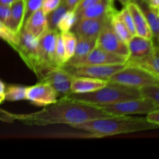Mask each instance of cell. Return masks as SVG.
<instances>
[{
    "instance_id": "16",
    "label": "cell",
    "mask_w": 159,
    "mask_h": 159,
    "mask_svg": "<svg viewBox=\"0 0 159 159\" xmlns=\"http://www.w3.org/2000/svg\"><path fill=\"white\" fill-rule=\"evenodd\" d=\"M116 10L113 0H99L89 7L78 12V20L85 18H109V16Z\"/></svg>"
},
{
    "instance_id": "4",
    "label": "cell",
    "mask_w": 159,
    "mask_h": 159,
    "mask_svg": "<svg viewBox=\"0 0 159 159\" xmlns=\"http://www.w3.org/2000/svg\"><path fill=\"white\" fill-rule=\"evenodd\" d=\"M108 81L137 89L158 84V80L152 72L141 67L130 64H126L122 69L113 74Z\"/></svg>"
},
{
    "instance_id": "27",
    "label": "cell",
    "mask_w": 159,
    "mask_h": 159,
    "mask_svg": "<svg viewBox=\"0 0 159 159\" xmlns=\"http://www.w3.org/2000/svg\"><path fill=\"white\" fill-rule=\"evenodd\" d=\"M61 34L63 38L65 54H66V58L68 61L75 53L76 43H77V37L71 30L65 33H61Z\"/></svg>"
},
{
    "instance_id": "20",
    "label": "cell",
    "mask_w": 159,
    "mask_h": 159,
    "mask_svg": "<svg viewBox=\"0 0 159 159\" xmlns=\"http://www.w3.org/2000/svg\"><path fill=\"white\" fill-rule=\"evenodd\" d=\"M26 0H16L10 6V16L6 25L15 34L23 29L25 22Z\"/></svg>"
},
{
    "instance_id": "23",
    "label": "cell",
    "mask_w": 159,
    "mask_h": 159,
    "mask_svg": "<svg viewBox=\"0 0 159 159\" xmlns=\"http://www.w3.org/2000/svg\"><path fill=\"white\" fill-rule=\"evenodd\" d=\"M109 22L111 28L115 34L125 43H128L129 40L133 37L131 33L129 31L122 20L117 15V10H115L109 16Z\"/></svg>"
},
{
    "instance_id": "43",
    "label": "cell",
    "mask_w": 159,
    "mask_h": 159,
    "mask_svg": "<svg viewBox=\"0 0 159 159\" xmlns=\"http://www.w3.org/2000/svg\"><path fill=\"white\" fill-rule=\"evenodd\" d=\"M142 2L145 5H148V6H149V5L151 4V2H152V0H142Z\"/></svg>"
},
{
    "instance_id": "36",
    "label": "cell",
    "mask_w": 159,
    "mask_h": 159,
    "mask_svg": "<svg viewBox=\"0 0 159 159\" xmlns=\"http://www.w3.org/2000/svg\"><path fill=\"white\" fill-rule=\"evenodd\" d=\"M99 1V0H82V1L80 2V3L79 4V6H78V7L76 8L75 12L78 13V12H81V11H82L83 9L89 7L90 6L95 4V3H96Z\"/></svg>"
},
{
    "instance_id": "25",
    "label": "cell",
    "mask_w": 159,
    "mask_h": 159,
    "mask_svg": "<svg viewBox=\"0 0 159 159\" xmlns=\"http://www.w3.org/2000/svg\"><path fill=\"white\" fill-rule=\"evenodd\" d=\"M77 20V14L75 11H67L57 23V30L59 33H65L68 32V31H71Z\"/></svg>"
},
{
    "instance_id": "37",
    "label": "cell",
    "mask_w": 159,
    "mask_h": 159,
    "mask_svg": "<svg viewBox=\"0 0 159 159\" xmlns=\"http://www.w3.org/2000/svg\"><path fill=\"white\" fill-rule=\"evenodd\" d=\"M146 119L150 123H152V124H155L159 126V110H154V111L148 113Z\"/></svg>"
},
{
    "instance_id": "8",
    "label": "cell",
    "mask_w": 159,
    "mask_h": 159,
    "mask_svg": "<svg viewBox=\"0 0 159 159\" xmlns=\"http://www.w3.org/2000/svg\"><path fill=\"white\" fill-rule=\"evenodd\" d=\"M58 33L57 30L48 29L38 38L40 66L36 75L40 70L44 68L58 67L55 56L56 43Z\"/></svg>"
},
{
    "instance_id": "6",
    "label": "cell",
    "mask_w": 159,
    "mask_h": 159,
    "mask_svg": "<svg viewBox=\"0 0 159 159\" xmlns=\"http://www.w3.org/2000/svg\"><path fill=\"white\" fill-rule=\"evenodd\" d=\"M15 51L28 68L36 74L40 66L38 38L23 28L18 34V40Z\"/></svg>"
},
{
    "instance_id": "14",
    "label": "cell",
    "mask_w": 159,
    "mask_h": 159,
    "mask_svg": "<svg viewBox=\"0 0 159 159\" xmlns=\"http://www.w3.org/2000/svg\"><path fill=\"white\" fill-rule=\"evenodd\" d=\"M129 57L127 61H135L144 58L148 55L155 47L152 39L144 38L138 35L131 37L127 43Z\"/></svg>"
},
{
    "instance_id": "38",
    "label": "cell",
    "mask_w": 159,
    "mask_h": 159,
    "mask_svg": "<svg viewBox=\"0 0 159 159\" xmlns=\"http://www.w3.org/2000/svg\"><path fill=\"white\" fill-rule=\"evenodd\" d=\"M81 1L82 0H63V2L65 3L68 9L69 10L75 11V12L76 8L78 7Z\"/></svg>"
},
{
    "instance_id": "45",
    "label": "cell",
    "mask_w": 159,
    "mask_h": 159,
    "mask_svg": "<svg viewBox=\"0 0 159 159\" xmlns=\"http://www.w3.org/2000/svg\"><path fill=\"white\" fill-rule=\"evenodd\" d=\"M152 74H153V73H152ZM154 75H155V77L156 78V79L157 80H158V84H159V75H156V74H153Z\"/></svg>"
},
{
    "instance_id": "26",
    "label": "cell",
    "mask_w": 159,
    "mask_h": 159,
    "mask_svg": "<svg viewBox=\"0 0 159 159\" xmlns=\"http://www.w3.org/2000/svg\"><path fill=\"white\" fill-rule=\"evenodd\" d=\"M26 89L27 87L20 86V85H9L7 88H6V91L4 93L5 100H26Z\"/></svg>"
},
{
    "instance_id": "15",
    "label": "cell",
    "mask_w": 159,
    "mask_h": 159,
    "mask_svg": "<svg viewBox=\"0 0 159 159\" xmlns=\"http://www.w3.org/2000/svg\"><path fill=\"white\" fill-rule=\"evenodd\" d=\"M96 39L97 38L77 37V43L74 54L65 65L74 67L83 65L89 54L96 46Z\"/></svg>"
},
{
    "instance_id": "30",
    "label": "cell",
    "mask_w": 159,
    "mask_h": 159,
    "mask_svg": "<svg viewBox=\"0 0 159 159\" xmlns=\"http://www.w3.org/2000/svg\"><path fill=\"white\" fill-rule=\"evenodd\" d=\"M142 97L152 99L156 105L159 107V84L150 85L140 88Z\"/></svg>"
},
{
    "instance_id": "29",
    "label": "cell",
    "mask_w": 159,
    "mask_h": 159,
    "mask_svg": "<svg viewBox=\"0 0 159 159\" xmlns=\"http://www.w3.org/2000/svg\"><path fill=\"white\" fill-rule=\"evenodd\" d=\"M55 56L56 61L58 67H63L66 64L67 58L66 54H65V45H64L63 38L61 33H58L57 38V43H56V49H55Z\"/></svg>"
},
{
    "instance_id": "11",
    "label": "cell",
    "mask_w": 159,
    "mask_h": 159,
    "mask_svg": "<svg viewBox=\"0 0 159 159\" xmlns=\"http://www.w3.org/2000/svg\"><path fill=\"white\" fill-rule=\"evenodd\" d=\"M57 93L51 85L43 82L26 89V100L38 107H46L57 101Z\"/></svg>"
},
{
    "instance_id": "39",
    "label": "cell",
    "mask_w": 159,
    "mask_h": 159,
    "mask_svg": "<svg viewBox=\"0 0 159 159\" xmlns=\"http://www.w3.org/2000/svg\"><path fill=\"white\" fill-rule=\"evenodd\" d=\"M16 0H0V4L5 5V6H11L12 3L15 2Z\"/></svg>"
},
{
    "instance_id": "42",
    "label": "cell",
    "mask_w": 159,
    "mask_h": 159,
    "mask_svg": "<svg viewBox=\"0 0 159 159\" xmlns=\"http://www.w3.org/2000/svg\"><path fill=\"white\" fill-rule=\"evenodd\" d=\"M117 1H119L124 6H126L130 2H135L134 0H117Z\"/></svg>"
},
{
    "instance_id": "18",
    "label": "cell",
    "mask_w": 159,
    "mask_h": 159,
    "mask_svg": "<svg viewBox=\"0 0 159 159\" xmlns=\"http://www.w3.org/2000/svg\"><path fill=\"white\" fill-rule=\"evenodd\" d=\"M108 82L89 77H74L71 85V93L81 94L94 92L105 86Z\"/></svg>"
},
{
    "instance_id": "9",
    "label": "cell",
    "mask_w": 159,
    "mask_h": 159,
    "mask_svg": "<svg viewBox=\"0 0 159 159\" xmlns=\"http://www.w3.org/2000/svg\"><path fill=\"white\" fill-rule=\"evenodd\" d=\"M124 65H88L81 66H67L62 68L74 77H89L93 79L109 80L110 77L122 69Z\"/></svg>"
},
{
    "instance_id": "35",
    "label": "cell",
    "mask_w": 159,
    "mask_h": 159,
    "mask_svg": "<svg viewBox=\"0 0 159 159\" xmlns=\"http://www.w3.org/2000/svg\"><path fill=\"white\" fill-rule=\"evenodd\" d=\"M10 16V6L0 4V21L6 24Z\"/></svg>"
},
{
    "instance_id": "28",
    "label": "cell",
    "mask_w": 159,
    "mask_h": 159,
    "mask_svg": "<svg viewBox=\"0 0 159 159\" xmlns=\"http://www.w3.org/2000/svg\"><path fill=\"white\" fill-rule=\"evenodd\" d=\"M0 39L9 43L15 50L18 40V34L12 32L6 24L0 21Z\"/></svg>"
},
{
    "instance_id": "10",
    "label": "cell",
    "mask_w": 159,
    "mask_h": 159,
    "mask_svg": "<svg viewBox=\"0 0 159 159\" xmlns=\"http://www.w3.org/2000/svg\"><path fill=\"white\" fill-rule=\"evenodd\" d=\"M96 46L109 52L129 57L127 43L123 41L111 28L110 22L101 30L96 39Z\"/></svg>"
},
{
    "instance_id": "7",
    "label": "cell",
    "mask_w": 159,
    "mask_h": 159,
    "mask_svg": "<svg viewBox=\"0 0 159 159\" xmlns=\"http://www.w3.org/2000/svg\"><path fill=\"white\" fill-rule=\"evenodd\" d=\"M36 75L39 79V82L51 85L57 96L63 97L71 93V85L74 76L62 67L44 68L40 70Z\"/></svg>"
},
{
    "instance_id": "21",
    "label": "cell",
    "mask_w": 159,
    "mask_h": 159,
    "mask_svg": "<svg viewBox=\"0 0 159 159\" xmlns=\"http://www.w3.org/2000/svg\"><path fill=\"white\" fill-rule=\"evenodd\" d=\"M127 64L141 67L153 74L159 75V45L155 44L152 52L144 58L127 61Z\"/></svg>"
},
{
    "instance_id": "3",
    "label": "cell",
    "mask_w": 159,
    "mask_h": 159,
    "mask_svg": "<svg viewBox=\"0 0 159 159\" xmlns=\"http://www.w3.org/2000/svg\"><path fill=\"white\" fill-rule=\"evenodd\" d=\"M68 97L95 106L109 105L142 97L140 89L108 82L102 88L88 93H70Z\"/></svg>"
},
{
    "instance_id": "40",
    "label": "cell",
    "mask_w": 159,
    "mask_h": 159,
    "mask_svg": "<svg viewBox=\"0 0 159 159\" xmlns=\"http://www.w3.org/2000/svg\"><path fill=\"white\" fill-rule=\"evenodd\" d=\"M149 6L152 8H155V9H158L159 7V0H152L151 2V4L149 5Z\"/></svg>"
},
{
    "instance_id": "44",
    "label": "cell",
    "mask_w": 159,
    "mask_h": 159,
    "mask_svg": "<svg viewBox=\"0 0 159 159\" xmlns=\"http://www.w3.org/2000/svg\"><path fill=\"white\" fill-rule=\"evenodd\" d=\"M4 100H5V96H4V95L0 94V104H1L2 102Z\"/></svg>"
},
{
    "instance_id": "1",
    "label": "cell",
    "mask_w": 159,
    "mask_h": 159,
    "mask_svg": "<svg viewBox=\"0 0 159 159\" xmlns=\"http://www.w3.org/2000/svg\"><path fill=\"white\" fill-rule=\"evenodd\" d=\"M99 107L75 100L68 96L61 97L43 110L29 114H16V120L29 126L81 124L99 118L110 117Z\"/></svg>"
},
{
    "instance_id": "32",
    "label": "cell",
    "mask_w": 159,
    "mask_h": 159,
    "mask_svg": "<svg viewBox=\"0 0 159 159\" xmlns=\"http://www.w3.org/2000/svg\"><path fill=\"white\" fill-rule=\"evenodd\" d=\"M43 0H26V9H25V21L34 12L41 9Z\"/></svg>"
},
{
    "instance_id": "19",
    "label": "cell",
    "mask_w": 159,
    "mask_h": 159,
    "mask_svg": "<svg viewBox=\"0 0 159 159\" xmlns=\"http://www.w3.org/2000/svg\"><path fill=\"white\" fill-rule=\"evenodd\" d=\"M23 28L33 36L39 38L48 30L47 15L43 12V9H38L28 17L24 22Z\"/></svg>"
},
{
    "instance_id": "41",
    "label": "cell",
    "mask_w": 159,
    "mask_h": 159,
    "mask_svg": "<svg viewBox=\"0 0 159 159\" xmlns=\"http://www.w3.org/2000/svg\"><path fill=\"white\" fill-rule=\"evenodd\" d=\"M6 87L4 82L0 80V94L4 95L5 91H6Z\"/></svg>"
},
{
    "instance_id": "13",
    "label": "cell",
    "mask_w": 159,
    "mask_h": 159,
    "mask_svg": "<svg viewBox=\"0 0 159 159\" xmlns=\"http://www.w3.org/2000/svg\"><path fill=\"white\" fill-rule=\"evenodd\" d=\"M128 57L109 52L96 46L90 52L83 65H124Z\"/></svg>"
},
{
    "instance_id": "33",
    "label": "cell",
    "mask_w": 159,
    "mask_h": 159,
    "mask_svg": "<svg viewBox=\"0 0 159 159\" xmlns=\"http://www.w3.org/2000/svg\"><path fill=\"white\" fill-rule=\"evenodd\" d=\"M62 0H43L41 9L46 15L52 12L61 4Z\"/></svg>"
},
{
    "instance_id": "12",
    "label": "cell",
    "mask_w": 159,
    "mask_h": 159,
    "mask_svg": "<svg viewBox=\"0 0 159 159\" xmlns=\"http://www.w3.org/2000/svg\"><path fill=\"white\" fill-rule=\"evenodd\" d=\"M108 21L109 18L79 19L73 26L71 31L77 37L97 38L99 33Z\"/></svg>"
},
{
    "instance_id": "17",
    "label": "cell",
    "mask_w": 159,
    "mask_h": 159,
    "mask_svg": "<svg viewBox=\"0 0 159 159\" xmlns=\"http://www.w3.org/2000/svg\"><path fill=\"white\" fill-rule=\"evenodd\" d=\"M133 18L136 35L148 39H152V34L144 12L141 6L135 2L127 5Z\"/></svg>"
},
{
    "instance_id": "24",
    "label": "cell",
    "mask_w": 159,
    "mask_h": 159,
    "mask_svg": "<svg viewBox=\"0 0 159 159\" xmlns=\"http://www.w3.org/2000/svg\"><path fill=\"white\" fill-rule=\"evenodd\" d=\"M65 3L64 2L63 0L61 1V4L56 8L54 10L51 12L47 15V20H48V30H57V26L58 22L63 16L64 14L68 11Z\"/></svg>"
},
{
    "instance_id": "31",
    "label": "cell",
    "mask_w": 159,
    "mask_h": 159,
    "mask_svg": "<svg viewBox=\"0 0 159 159\" xmlns=\"http://www.w3.org/2000/svg\"><path fill=\"white\" fill-rule=\"evenodd\" d=\"M117 15L118 16L120 17V19L122 20L123 23L125 24V26H127V29L129 30V31L131 33L132 35H136V31H135L133 18H132L131 14H130V11H129L127 6H124L120 11H117Z\"/></svg>"
},
{
    "instance_id": "5",
    "label": "cell",
    "mask_w": 159,
    "mask_h": 159,
    "mask_svg": "<svg viewBox=\"0 0 159 159\" xmlns=\"http://www.w3.org/2000/svg\"><path fill=\"white\" fill-rule=\"evenodd\" d=\"M111 116H130L134 114H148L159 107L152 99L146 97L130 99L109 105L97 106Z\"/></svg>"
},
{
    "instance_id": "46",
    "label": "cell",
    "mask_w": 159,
    "mask_h": 159,
    "mask_svg": "<svg viewBox=\"0 0 159 159\" xmlns=\"http://www.w3.org/2000/svg\"><path fill=\"white\" fill-rule=\"evenodd\" d=\"M158 11H159V7H158Z\"/></svg>"
},
{
    "instance_id": "34",
    "label": "cell",
    "mask_w": 159,
    "mask_h": 159,
    "mask_svg": "<svg viewBox=\"0 0 159 159\" xmlns=\"http://www.w3.org/2000/svg\"><path fill=\"white\" fill-rule=\"evenodd\" d=\"M16 120V114L0 109V120L6 123H13Z\"/></svg>"
},
{
    "instance_id": "2",
    "label": "cell",
    "mask_w": 159,
    "mask_h": 159,
    "mask_svg": "<svg viewBox=\"0 0 159 159\" xmlns=\"http://www.w3.org/2000/svg\"><path fill=\"white\" fill-rule=\"evenodd\" d=\"M70 127L85 130L92 137L113 136L123 134H130L159 128V126L150 123L146 117H134L130 116H114L99 118L81 124H71Z\"/></svg>"
},
{
    "instance_id": "22",
    "label": "cell",
    "mask_w": 159,
    "mask_h": 159,
    "mask_svg": "<svg viewBox=\"0 0 159 159\" xmlns=\"http://www.w3.org/2000/svg\"><path fill=\"white\" fill-rule=\"evenodd\" d=\"M146 6L145 8L141 7V9L152 31V40L155 44L159 45V11L158 9L152 8L148 5Z\"/></svg>"
}]
</instances>
